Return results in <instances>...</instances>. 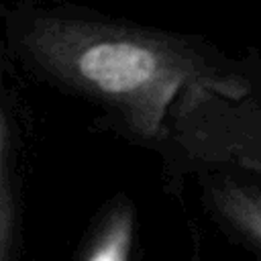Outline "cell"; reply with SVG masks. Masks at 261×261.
I'll return each mask as SVG.
<instances>
[{"instance_id":"obj_4","label":"cell","mask_w":261,"mask_h":261,"mask_svg":"<svg viewBox=\"0 0 261 261\" xmlns=\"http://www.w3.org/2000/svg\"><path fill=\"white\" fill-rule=\"evenodd\" d=\"M20 259V214L16 190L14 126L0 69V261Z\"/></svg>"},{"instance_id":"obj_1","label":"cell","mask_w":261,"mask_h":261,"mask_svg":"<svg viewBox=\"0 0 261 261\" xmlns=\"http://www.w3.org/2000/svg\"><path fill=\"white\" fill-rule=\"evenodd\" d=\"M4 41L31 73L100 106L122 133L151 145L167 143L184 96L253 94L247 71L202 39L98 14L14 6L4 14Z\"/></svg>"},{"instance_id":"obj_2","label":"cell","mask_w":261,"mask_h":261,"mask_svg":"<svg viewBox=\"0 0 261 261\" xmlns=\"http://www.w3.org/2000/svg\"><path fill=\"white\" fill-rule=\"evenodd\" d=\"M169 153L186 167L228 169L261 179V102L212 92L184 96L171 114Z\"/></svg>"},{"instance_id":"obj_5","label":"cell","mask_w":261,"mask_h":261,"mask_svg":"<svg viewBox=\"0 0 261 261\" xmlns=\"http://www.w3.org/2000/svg\"><path fill=\"white\" fill-rule=\"evenodd\" d=\"M137 241V208L130 198L116 196L96 216L77 261H133Z\"/></svg>"},{"instance_id":"obj_3","label":"cell","mask_w":261,"mask_h":261,"mask_svg":"<svg viewBox=\"0 0 261 261\" xmlns=\"http://www.w3.org/2000/svg\"><path fill=\"white\" fill-rule=\"evenodd\" d=\"M202 198L214 222L261 259V179L228 169H206Z\"/></svg>"}]
</instances>
